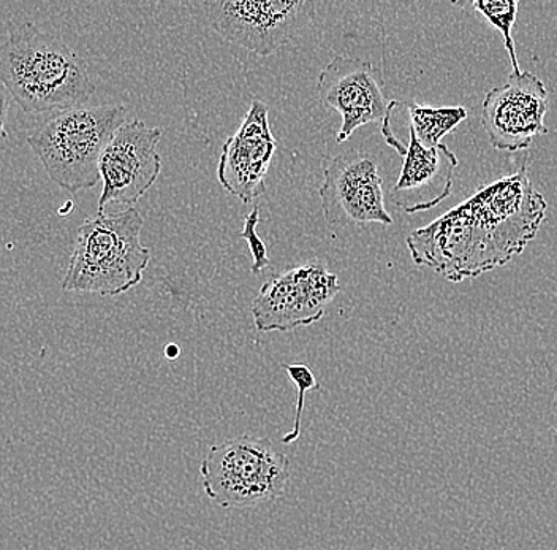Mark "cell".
I'll list each match as a JSON object with an SVG mask.
<instances>
[{"instance_id": "cell-1", "label": "cell", "mask_w": 557, "mask_h": 550, "mask_svg": "<svg viewBox=\"0 0 557 550\" xmlns=\"http://www.w3.org/2000/svg\"><path fill=\"white\" fill-rule=\"evenodd\" d=\"M545 197L518 163L510 175L479 187L469 198L407 236L418 267H430L445 280L461 283L520 256L545 219Z\"/></svg>"}, {"instance_id": "cell-2", "label": "cell", "mask_w": 557, "mask_h": 550, "mask_svg": "<svg viewBox=\"0 0 557 550\" xmlns=\"http://www.w3.org/2000/svg\"><path fill=\"white\" fill-rule=\"evenodd\" d=\"M0 85L30 114L85 107L96 93L85 61L34 23L0 45Z\"/></svg>"}, {"instance_id": "cell-3", "label": "cell", "mask_w": 557, "mask_h": 550, "mask_svg": "<svg viewBox=\"0 0 557 550\" xmlns=\"http://www.w3.org/2000/svg\"><path fill=\"white\" fill-rule=\"evenodd\" d=\"M145 219L135 207L97 213L79 228L62 291L114 297L141 283L151 250L141 243Z\"/></svg>"}, {"instance_id": "cell-4", "label": "cell", "mask_w": 557, "mask_h": 550, "mask_svg": "<svg viewBox=\"0 0 557 550\" xmlns=\"http://www.w3.org/2000/svg\"><path fill=\"white\" fill-rule=\"evenodd\" d=\"M127 123L121 103L59 111L27 137V145L55 184L72 194L100 181V160L111 138Z\"/></svg>"}, {"instance_id": "cell-5", "label": "cell", "mask_w": 557, "mask_h": 550, "mask_svg": "<svg viewBox=\"0 0 557 550\" xmlns=\"http://www.w3.org/2000/svg\"><path fill=\"white\" fill-rule=\"evenodd\" d=\"M203 490L224 510L252 508L284 496L290 461L270 438H232L212 444L200 465Z\"/></svg>"}, {"instance_id": "cell-6", "label": "cell", "mask_w": 557, "mask_h": 550, "mask_svg": "<svg viewBox=\"0 0 557 550\" xmlns=\"http://www.w3.org/2000/svg\"><path fill=\"white\" fill-rule=\"evenodd\" d=\"M212 29L252 53L271 56L315 19L306 0H226L205 3Z\"/></svg>"}, {"instance_id": "cell-7", "label": "cell", "mask_w": 557, "mask_h": 550, "mask_svg": "<svg viewBox=\"0 0 557 550\" xmlns=\"http://www.w3.org/2000/svg\"><path fill=\"white\" fill-rule=\"evenodd\" d=\"M341 292L339 278L323 260L282 271L261 285L250 313L260 332H290L319 322Z\"/></svg>"}, {"instance_id": "cell-8", "label": "cell", "mask_w": 557, "mask_h": 550, "mask_svg": "<svg viewBox=\"0 0 557 550\" xmlns=\"http://www.w3.org/2000/svg\"><path fill=\"white\" fill-rule=\"evenodd\" d=\"M319 196L330 229L355 228L371 222L393 224V218L385 208L377 163L366 152L354 149L326 160Z\"/></svg>"}, {"instance_id": "cell-9", "label": "cell", "mask_w": 557, "mask_h": 550, "mask_svg": "<svg viewBox=\"0 0 557 550\" xmlns=\"http://www.w3.org/2000/svg\"><path fill=\"white\" fill-rule=\"evenodd\" d=\"M160 138L162 131L141 120L125 123L114 134L100 160L103 190L99 213H104L110 204L134 207L154 186L162 170V158L157 151Z\"/></svg>"}, {"instance_id": "cell-10", "label": "cell", "mask_w": 557, "mask_h": 550, "mask_svg": "<svg viewBox=\"0 0 557 550\" xmlns=\"http://www.w3.org/2000/svg\"><path fill=\"white\" fill-rule=\"evenodd\" d=\"M546 111L545 83L534 73L511 72L505 85L486 94L482 124L497 151H525L535 137L548 134Z\"/></svg>"}, {"instance_id": "cell-11", "label": "cell", "mask_w": 557, "mask_h": 550, "mask_svg": "<svg viewBox=\"0 0 557 550\" xmlns=\"http://www.w3.org/2000/svg\"><path fill=\"white\" fill-rule=\"evenodd\" d=\"M317 94L343 117L337 143H346L358 127L383 123L399 107L396 100L386 99L374 65L348 56H334L320 72Z\"/></svg>"}, {"instance_id": "cell-12", "label": "cell", "mask_w": 557, "mask_h": 550, "mask_svg": "<svg viewBox=\"0 0 557 550\" xmlns=\"http://www.w3.org/2000/svg\"><path fill=\"white\" fill-rule=\"evenodd\" d=\"M276 148L270 111L263 102L253 100L238 132L222 145L219 183L243 204H252L264 193V176Z\"/></svg>"}, {"instance_id": "cell-13", "label": "cell", "mask_w": 557, "mask_h": 550, "mask_svg": "<svg viewBox=\"0 0 557 550\" xmlns=\"http://www.w3.org/2000/svg\"><path fill=\"white\" fill-rule=\"evenodd\" d=\"M409 137L392 198L400 210L416 215L431 210L450 197L458 158L445 143L426 148L410 129Z\"/></svg>"}, {"instance_id": "cell-14", "label": "cell", "mask_w": 557, "mask_h": 550, "mask_svg": "<svg viewBox=\"0 0 557 550\" xmlns=\"http://www.w3.org/2000/svg\"><path fill=\"white\" fill-rule=\"evenodd\" d=\"M407 110H409L410 131L426 148L442 145V140L469 117L465 107L434 108L407 103Z\"/></svg>"}, {"instance_id": "cell-15", "label": "cell", "mask_w": 557, "mask_h": 550, "mask_svg": "<svg viewBox=\"0 0 557 550\" xmlns=\"http://www.w3.org/2000/svg\"><path fill=\"white\" fill-rule=\"evenodd\" d=\"M472 7L494 29L499 30L500 36H503L505 50H507L508 58H510L513 73H521L517 50H515L513 36H511V30H513L515 23H517L520 3L517 0H496V2L476 0V2H472Z\"/></svg>"}, {"instance_id": "cell-16", "label": "cell", "mask_w": 557, "mask_h": 550, "mask_svg": "<svg viewBox=\"0 0 557 550\" xmlns=\"http://www.w3.org/2000/svg\"><path fill=\"white\" fill-rule=\"evenodd\" d=\"M282 370L288 375L292 382L296 386V413L294 417V427L288 433L281 438L282 444H292L301 437L302 411H305L306 393L309 391H320V384L317 382L315 375L306 364H282Z\"/></svg>"}, {"instance_id": "cell-17", "label": "cell", "mask_w": 557, "mask_h": 550, "mask_svg": "<svg viewBox=\"0 0 557 550\" xmlns=\"http://www.w3.org/2000/svg\"><path fill=\"white\" fill-rule=\"evenodd\" d=\"M260 222V210L259 207L253 208L249 215L244 216V228L239 233V239H244L249 245L250 254H252V271L253 274H259L264 268L271 266L270 256H268L267 246H264L263 240L260 239L257 233V225Z\"/></svg>"}, {"instance_id": "cell-18", "label": "cell", "mask_w": 557, "mask_h": 550, "mask_svg": "<svg viewBox=\"0 0 557 550\" xmlns=\"http://www.w3.org/2000/svg\"><path fill=\"white\" fill-rule=\"evenodd\" d=\"M7 108H9V102H7V94L3 86L0 85V142L5 140V120H7Z\"/></svg>"}, {"instance_id": "cell-19", "label": "cell", "mask_w": 557, "mask_h": 550, "mask_svg": "<svg viewBox=\"0 0 557 550\" xmlns=\"http://www.w3.org/2000/svg\"><path fill=\"white\" fill-rule=\"evenodd\" d=\"M181 355V347L177 346L176 343H170L169 346L165 347V357L169 360H176Z\"/></svg>"}]
</instances>
